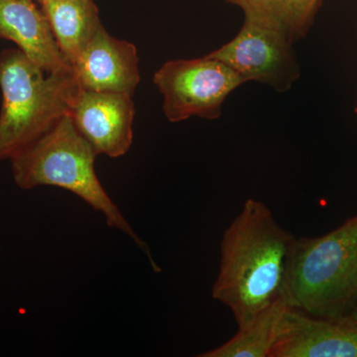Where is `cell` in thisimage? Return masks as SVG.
<instances>
[{
	"mask_svg": "<svg viewBox=\"0 0 357 357\" xmlns=\"http://www.w3.org/2000/svg\"><path fill=\"white\" fill-rule=\"evenodd\" d=\"M296 237L263 202L248 199L222 234L220 270L211 289L237 326L284 298Z\"/></svg>",
	"mask_w": 357,
	"mask_h": 357,
	"instance_id": "cell-1",
	"label": "cell"
},
{
	"mask_svg": "<svg viewBox=\"0 0 357 357\" xmlns=\"http://www.w3.org/2000/svg\"><path fill=\"white\" fill-rule=\"evenodd\" d=\"M96 156L95 149L67 115L13 156L11 171L14 182L20 189L52 185L76 195L102 213L109 227L130 237L148 256L155 271L159 272L146 244L135 234L96 175Z\"/></svg>",
	"mask_w": 357,
	"mask_h": 357,
	"instance_id": "cell-2",
	"label": "cell"
},
{
	"mask_svg": "<svg viewBox=\"0 0 357 357\" xmlns=\"http://www.w3.org/2000/svg\"><path fill=\"white\" fill-rule=\"evenodd\" d=\"M284 299L310 316H351L357 307V213L324 236L296 238Z\"/></svg>",
	"mask_w": 357,
	"mask_h": 357,
	"instance_id": "cell-3",
	"label": "cell"
},
{
	"mask_svg": "<svg viewBox=\"0 0 357 357\" xmlns=\"http://www.w3.org/2000/svg\"><path fill=\"white\" fill-rule=\"evenodd\" d=\"M81 86L73 68L47 73L20 49L0 53V162L48 132L70 114Z\"/></svg>",
	"mask_w": 357,
	"mask_h": 357,
	"instance_id": "cell-4",
	"label": "cell"
},
{
	"mask_svg": "<svg viewBox=\"0 0 357 357\" xmlns=\"http://www.w3.org/2000/svg\"><path fill=\"white\" fill-rule=\"evenodd\" d=\"M153 81L170 122L220 119L227 96L244 84L229 66L208 55L168 61L155 73Z\"/></svg>",
	"mask_w": 357,
	"mask_h": 357,
	"instance_id": "cell-5",
	"label": "cell"
},
{
	"mask_svg": "<svg viewBox=\"0 0 357 357\" xmlns=\"http://www.w3.org/2000/svg\"><path fill=\"white\" fill-rule=\"evenodd\" d=\"M293 46L279 33L244 20L236 36L208 56L229 66L244 84L255 82L284 93L301 77Z\"/></svg>",
	"mask_w": 357,
	"mask_h": 357,
	"instance_id": "cell-6",
	"label": "cell"
},
{
	"mask_svg": "<svg viewBox=\"0 0 357 357\" xmlns=\"http://www.w3.org/2000/svg\"><path fill=\"white\" fill-rule=\"evenodd\" d=\"M69 116L98 155L119 158L133 141L135 105L132 96L79 88Z\"/></svg>",
	"mask_w": 357,
	"mask_h": 357,
	"instance_id": "cell-7",
	"label": "cell"
},
{
	"mask_svg": "<svg viewBox=\"0 0 357 357\" xmlns=\"http://www.w3.org/2000/svg\"><path fill=\"white\" fill-rule=\"evenodd\" d=\"M270 357H357V319L318 318L289 306Z\"/></svg>",
	"mask_w": 357,
	"mask_h": 357,
	"instance_id": "cell-8",
	"label": "cell"
},
{
	"mask_svg": "<svg viewBox=\"0 0 357 357\" xmlns=\"http://www.w3.org/2000/svg\"><path fill=\"white\" fill-rule=\"evenodd\" d=\"M138 61L135 45L115 38L102 25L72 68L82 89L133 96L140 83Z\"/></svg>",
	"mask_w": 357,
	"mask_h": 357,
	"instance_id": "cell-9",
	"label": "cell"
},
{
	"mask_svg": "<svg viewBox=\"0 0 357 357\" xmlns=\"http://www.w3.org/2000/svg\"><path fill=\"white\" fill-rule=\"evenodd\" d=\"M35 0H0V39L18 49L45 72L68 70L72 66L61 53L41 7Z\"/></svg>",
	"mask_w": 357,
	"mask_h": 357,
	"instance_id": "cell-10",
	"label": "cell"
},
{
	"mask_svg": "<svg viewBox=\"0 0 357 357\" xmlns=\"http://www.w3.org/2000/svg\"><path fill=\"white\" fill-rule=\"evenodd\" d=\"M61 53L70 66L102 27L93 0H41Z\"/></svg>",
	"mask_w": 357,
	"mask_h": 357,
	"instance_id": "cell-11",
	"label": "cell"
},
{
	"mask_svg": "<svg viewBox=\"0 0 357 357\" xmlns=\"http://www.w3.org/2000/svg\"><path fill=\"white\" fill-rule=\"evenodd\" d=\"M239 7L244 20L279 33L291 43L310 32L324 0H225Z\"/></svg>",
	"mask_w": 357,
	"mask_h": 357,
	"instance_id": "cell-12",
	"label": "cell"
},
{
	"mask_svg": "<svg viewBox=\"0 0 357 357\" xmlns=\"http://www.w3.org/2000/svg\"><path fill=\"white\" fill-rule=\"evenodd\" d=\"M289 305L284 298L263 310L248 324L239 326L229 342L199 357H270L273 351L284 314Z\"/></svg>",
	"mask_w": 357,
	"mask_h": 357,
	"instance_id": "cell-13",
	"label": "cell"
},
{
	"mask_svg": "<svg viewBox=\"0 0 357 357\" xmlns=\"http://www.w3.org/2000/svg\"><path fill=\"white\" fill-rule=\"evenodd\" d=\"M351 318L357 319V307L354 310V312L351 314Z\"/></svg>",
	"mask_w": 357,
	"mask_h": 357,
	"instance_id": "cell-14",
	"label": "cell"
},
{
	"mask_svg": "<svg viewBox=\"0 0 357 357\" xmlns=\"http://www.w3.org/2000/svg\"><path fill=\"white\" fill-rule=\"evenodd\" d=\"M354 112H356V114L357 115V102L356 105V109H354Z\"/></svg>",
	"mask_w": 357,
	"mask_h": 357,
	"instance_id": "cell-15",
	"label": "cell"
},
{
	"mask_svg": "<svg viewBox=\"0 0 357 357\" xmlns=\"http://www.w3.org/2000/svg\"><path fill=\"white\" fill-rule=\"evenodd\" d=\"M35 1L39 2L40 3V2H41V0H35Z\"/></svg>",
	"mask_w": 357,
	"mask_h": 357,
	"instance_id": "cell-16",
	"label": "cell"
}]
</instances>
